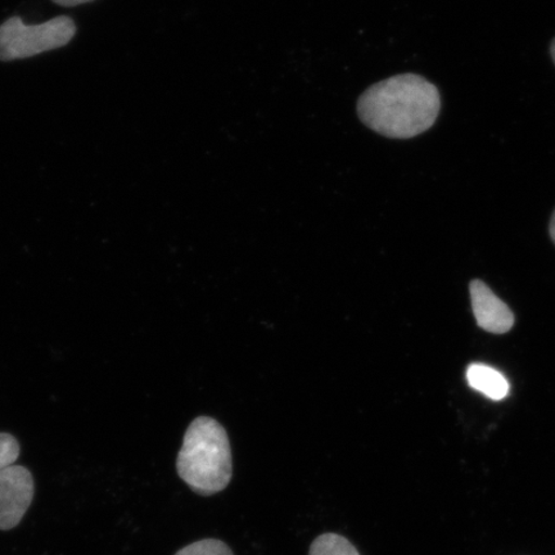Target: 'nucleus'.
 Returning a JSON list of instances; mask_svg holds the SVG:
<instances>
[{
	"label": "nucleus",
	"instance_id": "nucleus-3",
	"mask_svg": "<svg viewBox=\"0 0 555 555\" xmlns=\"http://www.w3.org/2000/svg\"><path fill=\"white\" fill-rule=\"evenodd\" d=\"M76 34L73 18L60 16L40 25H26L23 18L11 17L0 25V61L9 62L34 57L59 50Z\"/></svg>",
	"mask_w": 555,
	"mask_h": 555
},
{
	"label": "nucleus",
	"instance_id": "nucleus-4",
	"mask_svg": "<svg viewBox=\"0 0 555 555\" xmlns=\"http://www.w3.org/2000/svg\"><path fill=\"white\" fill-rule=\"evenodd\" d=\"M33 499L34 478L29 469L13 464L0 470V530L15 529Z\"/></svg>",
	"mask_w": 555,
	"mask_h": 555
},
{
	"label": "nucleus",
	"instance_id": "nucleus-6",
	"mask_svg": "<svg viewBox=\"0 0 555 555\" xmlns=\"http://www.w3.org/2000/svg\"><path fill=\"white\" fill-rule=\"evenodd\" d=\"M467 380L474 390L491 400H503L509 392L508 380L494 367L485 364H472L467 370Z\"/></svg>",
	"mask_w": 555,
	"mask_h": 555
},
{
	"label": "nucleus",
	"instance_id": "nucleus-11",
	"mask_svg": "<svg viewBox=\"0 0 555 555\" xmlns=\"http://www.w3.org/2000/svg\"><path fill=\"white\" fill-rule=\"evenodd\" d=\"M550 233L553 242L555 243V210L553 212V217L550 224Z\"/></svg>",
	"mask_w": 555,
	"mask_h": 555
},
{
	"label": "nucleus",
	"instance_id": "nucleus-12",
	"mask_svg": "<svg viewBox=\"0 0 555 555\" xmlns=\"http://www.w3.org/2000/svg\"><path fill=\"white\" fill-rule=\"evenodd\" d=\"M551 55H552V59H553V62L555 65V38L553 39L552 44H551Z\"/></svg>",
	"mask_w": 555,
	"mask_h": 555
},
{
	"label": "nucleus",
	"instance_id": "nucleus-2",
	"mask_svg": "<svg viewBox=\"0 0 555 555\" xmlns=\"http://www.w3.org/2000/svg\"><path fill=\"white\" fill-rule=\"evenodd\" d=\"M178 475L198 495L211 496L232 480L231 443L219 422L199 416L186 429L177 460Z\"/></svg>",
	"mask_w": 555,
	"mask_h": 555
},
{
	"label": "nucleus",
	"instance_id": "nucleus-10",
	"mask_svg": "<svg viewBox=\"0 0 555 555\" xmlns=\"http://www.w3.org/2000/svg\"><path fill=\"white\" fill-rule=\"evenodd\" d=\"M52 2L61 7H76L80 4L94 2V0H52Z\"/></svg>",
	"mask_w": 555,
	"mask_h": 555
},
{
	"label": "nucleus",
	"instance_id": "nucleus-9",
	"mask_svg": "<svg viewBox=\"0 0 555 555\" xmlns=\"http://www.w3.org/2000/svg\"><path fill=\"white\" fill-rule=\"evenodd\" d=\"M18 441L10 434L0 433V470L13 466L18 460Z\"/></svg>",
	"mask_w": 555,
	"mask_h": 555
},
{
	"label": "nucleus",
	"instance_id": "nucleus-5",
	"mask_svg": "<svg viewBox=\"0 0 555 555\" xmlns=\"http://www.w3.org/2000/svg\"><path fill=\"white\" fill-rule=\"evenodd\" d=\"M469 293L478 327L494 335H503L512 330L515 315L508 305L492 293L488 284L478 280L472 281Z\"/></svg>",
	"mask_w": 555,
	"mask_h": 555
},
{
	"label": "nucleus",
	"instance_id": "nucleus-1",
	"mask_svg": "<svg viewBox=\"0 0 555 555\" xmlns=\"http://www.w3.org/2000/svg\"><path fill=\"white\" fill-rule=\"evenodd\" d=\"M441 111L439 89L415 74L392 76L367 88L358 101L359 119L376 133L411 139L431 129Z\"/></svg>",
	"mask_w": 555,
	"mask_h": 555
},
{
	"label": "nucleus",
	"instance_id": "nucleus-8",
	"mask_svg": "<svg viewBox=\"0 0 555 555\" xmlns=\"http://www.w3.org/2000/svg\"><path fill=\"white\" fill-rule=\"evenodd\" d=\"M176 555H234L231 547L218 539H205L186 545Z\"/></svg>",
	"mask_w": 555,
	"mask_h": 555
},
{
	"label": "nucleus",
	"instance_id": "nucleus-7",
	"mask_svg": "<svg viewBox=\"0 0 555 555\" xmlns=\"http://www.w3.org/2000/svg\"><path fill=\"white\" fill-rule=\"evenodd\" d=\"M309 555H360L357 547L338 533H323L310 546Z\"/></svg>",
	"mask_w": 555,
	"mask_h": 555
}]
</instances>
